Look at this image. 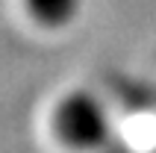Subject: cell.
<instances>
[{
	"mask_svg": "<svg viewBox=\"0 0 156 153\" xmlns=\"http://www.w3.org/2000/svg\"><path fill=\"white\" fill-rule=\"evenodd\" d=\"M27 9L44 27H65L74 21L80 0H27Z\"/></svg>",
	"mask_w": 156,
	"mask_h": 153,
	"instance_id": "cell-2",
	"label": "cell"
},
{
	"mask_svg": "<svg viewBox=\"0 0 156 153\" xmlns=\"http://www.w3.org/2000/svg\"><path fill=\"white\" fill-rule=\"evenodd\" d=\"M53 133L71 150H94L109 136L103 103L91 91H71L53 109Z\"/></svg>",
	"mask_w": 156,
	"mask_h": 153,
	"instance_id": "cell-1",
	"label": "cell"
}]
</instances>
